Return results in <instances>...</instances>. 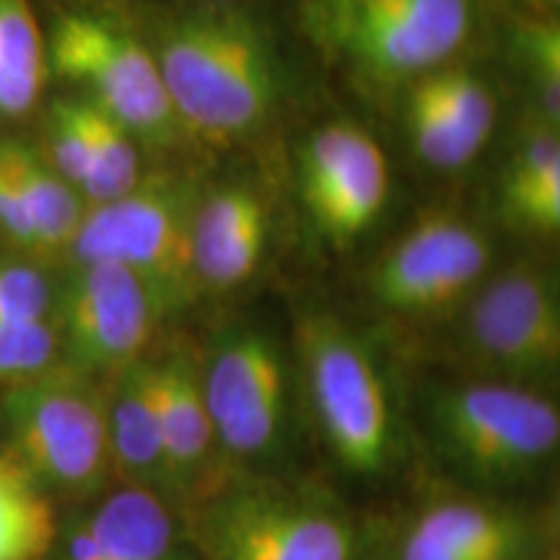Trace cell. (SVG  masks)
<instances>
[{
  "label": "cell",
  "instance_id": "cell-14",
  "mask_svg": "<svg viewBox=\"0 0 560 560\" xmlns=\"http://www.w3.org/2000/svg\"><path fill=\"white\" fill-rule=\"evenodd\" d=\"M540 529L520 509L452 499L425 506L402 532L395 560H529Z\"/></svg>",
  "mask_w": 560,
  "mask_h": 560
},
{
  "label": "cell",
  "instance_id": "cell-22",
  "mask_svg": "<svg viewBox=\"0 0 560 560\" xmlns=\"http://www.w3.org/2000/svg\"><path fill=\"white\" fill-rule=\"evenodd\" d=\"M47 81V47L26 0H0V117L26 115Z\"/></svg>",
  "mask_w": 560,
  "mask_h": 560
},
{
  "label": "cell",
  "instance_id": "cell-13",
  "mask_svg": "<svg viewBox=\"0 0 560 560\" xmlns=\"http://www.w3.org/2000/svg\"><path fill=\"white\" fill-rule=\"evenodd\" d=\"M299 192L319 236L338 249L350 247L387 208V156L361 125H322L301 143Z\"/></svg>",
  "mask_w": 560,
  "mask_h": 560
},
{
  "label": "cell",
  "instance_id": "cell-26",
  "mask_svg": "<svg viewBox=\"0 0 560 560\" xmlns=\"http://www.w3.org/2000/svg\"><path fill=\"white\" fill-rule=\"evenodd\" d=\"M516 60L535 91L537 107L532 112L552 125H560V24L558 16L527 13L514 30Z\"/></svg>",
  "mask_w": 560,
  "mask_h": 560
},
{
  "label": "cell",
  "instance_id": "cell-1",
  "mask_svg": "<svg viewBox=\"0 0 560 560\" xmlns=\"http://www.w3.org/2000/svg\"><path fill=\"white\" fill-rule=\"evenodd\" d=\"M153 58L179 128L208 145L260 132L280 102V62L270 34L236 5H206L166 21Z\"/></svg>",
  "mask_w": 560,
  "mask_h": 560
},
{
  "label": "cell",
  "instance_id": "cell-7",
  "mask_svg": "<svg viewBox=\"0 0 560 560\" xmlns=\"http://www.w3.org/2000/svg\"><path fill=\"white\" fill-rule=\"evenodd\" d=\"M202 190L174 172L143 174L122 198L91 206L75 234V262L109 260L138 272L174 314L198 296L192 219Z\"/></svg>",
  "mask_w": 560,
  "mask_h": 560
},
{
  "label": "cell",
  "instance_id": "cell-30",
  "mask_svg": "<svg viewBox=\"0 0 560 560\" xmlns=\"http://www.w3.org/2000/svg\"><path fill=\"white\" fill-rule=\"evenodd\" d=\"M0 229L11 242L32 252V229L30 219H26L24 195H21L16 172H13L9 156V140H0Z\"/></svg>",
  "mask_w": 560,
  "mask_h": 560
},
{
  "label": "cell",
  "instance_id": "cell-23",
  "mask_svg": "<svg viewBox=\"0 0 560 560\" xmlns=\"http://www.w3.org/2000/svg\"><path fill=\"white\" fill-rule=\"evenodd\" d=\"M408 86L444 112L462 130V136L482 151L495 128V115H499V100H495V91L486 75L475 68L446 62V66L418 75Z\"/></svg>",
  "mask_w": 560,
  "mask_h": 560
},
{
  "label": "cell",
  "instance_id": "cell-27",
  "mask_svg": "<svg viewBox=\"0 0 560 560\" xmlns=\"http://www.w3.org/2000/svg\"><path fill=\"white\" fill-rule=\"evenodd\" d=\"M60 363L55 319L0 322V382L16 384Z\"/></svg>",
  "mask_w": 560,
  "mask_h": 560
},
{
  "label": "cell",
  "instance_id": "cell-5",
  "mask_svg": "<svg viewBox=\"0 0 560 560\" xmlns=\"http://www.w3.org/2000/svg\"><path fill=\"white\" fill-rule=\"evenodd\" d=\"M195 520L206 560H359L353 516L319 488L247 478L215 490Z\"/></svg>",
  "mask_w": 560,
  "mask_h": 560
},
{
  "label": "cell",
  "instance_id": "cell-9",
  "mask_svg": "<svg viewBox=\"0 0 560 560\" xmlns=\"http://www.w3.org/2000/svg\"><path fill=\"white\" fill-rule=\"evenodd\" d=\"M462 348L486 380L542 389L560 371L558 283L545 265L520 260L472 291Z\"/></svg>",
  "mask_w": 560,
  "mask_h": 560
},
{
  "label": "cell",
  "instance_id": "cell-16",
  "mask_svg": "<svg viewBox=\"0 0 560 560\" xmlns=\"http://www.w3.org/2000/svg\"><path fill=\"white\" fill-rule=\"evenodd\" d=\"M153 395H156L161 444L166 457L170 493H192L213 459L215 436L202 395L200 359L190 348H172L151 359Z\"/></svg>",
  "mask_w": 560,
  "mask_h": 560
},
{
  "label": "cell",
  "instance_id": "cell-28",
  "mask_svg": "<svg viewBox=\"0 0 560 560\" xmlns=\"http://www.w3.org/2000/svg\"><path fill=\"white\" fill-rule=\"evenodd\" d=\"M50 143L55 170L79 190L91 156V102L60 100L52 107Z\"/></svg>",
  "mask_w": 560,
  "mask_h": 560
},
{
  "label": "cell",
  "instance_id": "cell-4",
  "mask_svg": "<svg viewBox=\"0 0 560 560\" xmlns=\"http://www.w3.org/2000/svg\"><path fill=\"white\" fill-rule=\"evenodd\" d=\"M296 350L314 418L335 459L359 478H380L395 465L397 429L374 350L330 312L299 319Z\"/></svg>",
  "mask_w": 560,
  "mask_h": 560
},
{
  "label": "cell",
  "instance_id": "cell-6",
  "mask_svg": "<svg viewBox=\"0 0 560 560\" xmlns=\"http://www.w3.org/2000/svg\"><path fill=\"white\" fill-rule=\"evenodd\" d=\"M0 416L11 452L45 493H96L112 472L107 389L96 376L58 363L9 384Z\"/></svg>",
  "mask_w": 560,
  "mask_h": 560
},
{
  "label": "cell",
  "instance_id": "cell-19",
  "mask_svg": "<svg viewBox=\"0 0 560 560\" xmlns=\"http://www.w3.org/2000/svg\"><path fill=\"white\" fill-rule=\"evenodd\" d=\"M560 125L532 112L501 177L499 208L506 226L532 236L560 229Z\"/></svg>",
  "mask_w": 560,
  "mask_h": 560
},
{
  "label": "cell",
  "instance_id": "cell-11",
  "mask_svg": "<svg viewBox=\"0 0 560 560\" xmlns=\"http://www.w3.org/2000/svg\"><path fill=\"white\" fill-rule=\"evenodd\" d=\"M166 317V306L138 272L109 260L75 262L55 291L60 363L96 380L115 376L145 359Z\"/></svg>",
  "mask_w": 560,
  "mask_h": 560
},
{
  "label": "cell",
  "instance_id": "cell-21",
  "mask_svg": "<svg viewBox=\"0 0 560 560\" xmlns=\"http://www.w3.org/2000/svg\"><path fill=\"white\" fill-rule=\"evenodd\" d=\"M58 537L50 493L13 454H0V560H42Z\"/></svg>",
  "mask_w": 560,
  "mask_h": 560
},
{
  "label": "cell",
  "instance_id": "cell-25",
  "mask_svg": "<svg viewBox=\"0 0 560 560\" xmlns=\"http://www.w3.org/2000/svg\"><path fill=\"white\" fill-rule=\"evenodd\" d=\"M402 122L408 132L410 149L429 170L457 172L478 156V149L462 136L444 112L420 96L416 89H402Z\"/></svg>",
  "mask_w": 560,
  "mask_h": 560
},
{
  "label": "cell",
  "instance_id": "cell-20",
  "mask_svg": "<svg viewBox=\"0 0 560 560\" xmlns=\"http://www.w3.org/2000/svg\"><path fill=\"white\" fill-rule=\"evenodd\" d=\"M9 156L24 195L34 244L32 255L39 260L68 255L86 213L81 192L24 143L9 140Z\"/></svg>",
  "mask_w": 560,
  "mask_h": 560
},
{
  "label": "cell",
  "instance_id": "cell-18",
  "mask_svg": "<svg viewBox=\"0 0 560 560\" xmlns=\"http://www.w3.org/2000/svg\"><path fill=\"white\" fill-rule=\"evenodd\" d=\"M107 429L112 472L128 480V486L156 490L170 499L151 359H140L112 376L107 389Z\"/></svg>",
  "mask_w": 560,
  "mask_h": 560
},
{
  "label": "cell",
  "instance_id": "cell-29",
  "mask_svg": "<svg viewBox=\"0 0 560 560\" xmlns=\"http://www.w3.org/2000/svg\"><path fill=\"white\" fill-rule=\"evenodd\" d=\"M55 285L37 265L0 260V322L50 319Z\"/></svg>",
  "mask_w": 560,
  "mask_h": 560
},
{
  "label": "cell",
  "instance_id": "cell-12",
  "mask_svg": "<svg viewBox=\"0 0 560 560\" xmlns=\"http://www.w3.org/2000/svg\"><path fill=\"white\" fill-rule=\"evenodd\" d=\"M490 257L478 223L446 208L425 210L371 265L369 293L397 317H439L472 296Z\"/></svg>",
  "mask_w": 560,
  "mask_h": 560
},
{
  "label": "cell",
  "instance_id": "cell-31",
  "mask_svg": "<svg viewBox=\"0 0 560 560\" xmlns=\"http://www.w3.org/2000/svg\"><path fill=\"white\" fill-rule=\"evenodd\" d=\"M520 3L527 9V13H535V16H556L560 0H520Z\"/></svg>",
  "mask_w": 560,
  "mask_h": 560
},
{
  "label": "cell",
  "instance_id": "cell-15",
  "mask_svg": "<svg viewBox=\"0 0 560 560\" xmlns=\"http://www.w3.org/2000/svg\"><path fill=\"white\" fill-rule=\"evenodd\" d=\"M270 213L262 195L244 182L202 190L192 219V265L200 289H240L260 270Z\"/></svg>",
  "mask_w": 560,
  "mask_h": 560
},
{
  "label": "cell",
  "instance_id": "cell-10",
  "mask_svg": "<svg viewBox=\"0 0 560 560\" xmlns=\"http://www.w3.org/2000/svg\"><path fill=\"white\" fill-rule=\"evenodd\" d=\"M47 60L62 79L79 83L89 102L115 117L136 140L172 145L179 120L153 50L109 19L66 13L55 21Z\"/></svg>",
  "mask_w": 560,
  "mask_h": 560
},
{
  "label": "cell",
  "instance_id": "cell-2",
  "mask_svg": "<svg viewBox=\"0 0 560 560\" xmlns=\"http://www.w3.org/2000/svg\"><path fill=\"white\" fill-rule=\"evenodd\" d=\"M299 21L363 89L402 91L470 42L478 0H304Z\"/></svg>",
  "mask_w": 560,
  "mask_h": 560
},
{
  "label": "cell",
  "instance_id": "cell-3",
  "mask_svg": "<svg viewBox=\"0 0 560 560\" xmlns=\"http://www.w3.org/2000/svg\"><path fill=\"white\" fill-rule=\"evenodd\" d=\"M433 444L450 465L482 488L535 480L558 457L560 412L542 389L478 380L433 392Z\"/></svg>",
  "mask_w": 560,
  "mask_h": 560
},
{
  "label": "cell",
  "instance_id": "cell-17",
  "mask_svg": "<svg viewBox=\"0 0 560 560\" xmlns=\"http://www.w3.org/2000/svg\"><path fill=\"white\" fill-rule=\"evenodd\" d=\"M174 540V514L164 495L125 486L70 529L66 560H170Z\"/></svg>",
  "mask_w": 560,
  "mask_h": 560
},
{
  "label": "cell",
  "instance_id": "cell-8",
  "mask_svg": "<svg viewBox=\"0 0 560 560\" xmlns=\"http://www.w3.org/2000/svg\"><path fill=\"white\" fill-rule=\"evenodd\" d=\"M200 374L215 446L247 467L276 462L291 425V371L278 340L257 325H231Z\"/></svg>",
  "mask_w": 560,
  "mask_h": 560
},
{
  "label": "cell",
  "instance_id": "cell-24",
  "mask_svg": "<svg viewBox=\"0 0 560 560\" xmlns=\"http://www.w3.org/2000/svg\"><path fill=\"white\" fill-rule=\"evenodd\" d=\"M140 177L143 172L136 136L91 102V156L79 192L91 206H100L122 198Z\"/></svg>",
  "mask_w": 560,
  "mask_h": 560
}]
</instances>
